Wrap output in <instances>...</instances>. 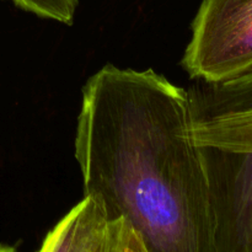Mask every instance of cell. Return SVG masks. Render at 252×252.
I'll return each instance as SVG.
<instances>
[{
	"mask_svg": "<svg viewBox=\"0 0 252 252\" xmlns=\"http://www.w3.org/2000/svg\"><path fill=\"white\" fill-rule=\"evenodd\" d=\"M75 158L85 196L128 221L148 252H217L186 90L153 69L105 65L84 86Z\"/></svg>",
	"mask_w": 252,
	"mask_h": 252,
	"instance_id": "1",
	"label": "cell"
},
{
	"mask_svg": "<svg viewBox=\"0 0 252 252\" xmlns=\"http://www.w3.org/2000/svg\"><path fill=\"white\" fill-rule=\"evenodd\" d=\"M184 66L194 80L221 81L252 69V0H203Z\"/></svg>",
	"mask_w": 252,
	"mask_h": 252,
	"instance_id": "2",
	"label": "cell"
},
{
	"mask_svg": "<svg viewBox=\"0 0 252 252\" xmlns=\"http://www.w3.org/2000/svg\"><path fill=\"white\" fill-rule=\"evenodd\" d=\"M187 91L189 134L201 148L252 154V69Z\"/></svg>",
	"mask_w": 252,
	"mask_h": 252,
	"instance_id": "3",
	"label": "cell"
},
{
	"mask_svg": "<svg viewBox=\"0 0 252 252\" xmlns=\"http://www.w3.org/2000/svg\"><path fill=\"white\" fill-rule=\"evenodd\" d=\"M217 252H252V154L202 148Z\"/></svg>",
	"mask_w": 252,
	"mask_h": 252,
	"instance_id": "4",
	"label": "cell"
},
{
	"mask_svg": "<svg viewBox=\"0 0 252 252\" xmlns=\"http://www.w3.org/2000/svg\"><path fill=\"white\" fill-rule=\"evenodd\" d=\"M110 231L98 199L85 196L48 234L38 252H97Z\"/></svg>",
	"mask_w": 252,
	"mask_h": 252,
	"instance_id": "5",
	"label": "cell"
},
{
	"mask_svg": "<svg viewBox=\"0 0 252 252\" xmlns=\"http://www.w3.org/2000/svg\"><path fill=\"white\" fill-rule=\"evenodd\" d=\"M25 11L61 24L71 25L75 17L79 0H12Z\"/></svg>",
	"mask_w": 252,
	"mask_h": 252,
	"instance_id": "6",
	"label": "cell"
},
{
	"mask_svg": "<svg viewBox=\"0 0 252 252\" xmlns=\"http://www.w3.org/2000/svg\"><path fill=\"white\" fill-rule=\"evenodd\" d=\"M113 252H148L137 231L123 218L113 219Z\"/></svg>",
	"mask_w": 252,
	"mask_h": 252,
	"instance_id": "7",
	"label": "cell"
},
{
	"mask_svg": "<svg viewBox=\"0 0 252 252\" xmlns=\"http://www.w3.org/2000/svg\"><path fill=\"white\" fill-rule=\"evenodd\" d=\"M97 252H113V223L110 220V231H108V236L106 239L105 244L101 246V249Z\"/></svg>",
	"mask_w": 252,
	"mask_h": 252,
	"instance_id": "8",
	"label": "cell"
},
{
	"mask_svg": "<svg viewBox=\"0 0 252 252\" xmlns=\"http://www.w3.org/2000/svg\"><path fill=\"white\" fill-rule=\"evenodd\" d=\"M0 252H17V251L15 250V248H12V246L0 245Z\"/></svg>",
	"mask_w": 252,
	"mask_h": 252,
	"instance_id": "9",
	"label": "cell"
}]
</instances>
